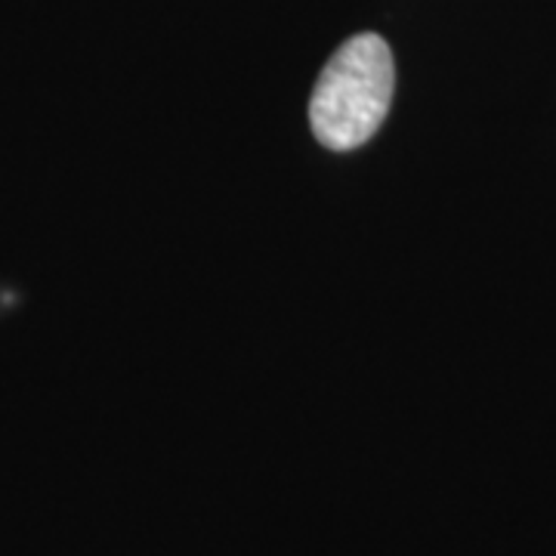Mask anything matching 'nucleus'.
<instances>
[{"label": "nucleus", "instance_id": "obj_1", "mask_svg": "<svg viewBox=\"0 0 556 556\" xmlns=\"http://www.w3.org/2000/svg\"><path fill=\"white\" fill-rule=\"evenodd\" d=\"M396 93L393 50L380 35H356L328 60L318 75L309 124L331 152H353L380 130Z\"/></svg>", "mask_w": 556, "mask_h": 556}]
</instances>
